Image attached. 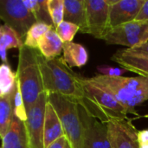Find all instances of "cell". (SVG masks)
Wrapping results in <instances>:
<instances>
[{
  "instance_id": "obj_1",
  "label": "cell",
  "mask_w": 148,
  "mask_h": 148,
  "mask_svg": "<svg viewBox=\"0 0 148 148\" xmlns=\"http://www.w3.org/2000/svg\"><path fill=\"white\" fill-rule=\"evenodd\" d=\"M37 60L44 92L59 95L85 106V91L80 76L70 69L62 57L48 60L37 50Z\"/></svg>"
},
{
  "instance_id": "obj_2",
  "label": "cell",
  "mask_w": 148,
  "mask_h": 148,
  "mask_svg": "<svg viewBox=\"0 0 148 148\" xmlns=\"http://www.w3.org/2000/svg\"><path fill=\"white\" fill-rule=\"evenodd\" d=\"M87 80L112 95L127 110L137 114L135 108L148 101V77L106 76L96 74Z\"/></svg>"
},
{
  "instance_id": "obj_3",
  "label": "cell",
  "mask_w": 148,
  "mask_h": 148,
  "mask_svg": "<svg viewBox=\"0 0 148 148\" xmlns=\"http://www.w3.org/2000/svg\"><path fill=\"white\" fill-rule=\"evenodd\" d=\"M37 50L26 45L19 49L16 78L28 111L44 92L41 71L37 60Z\"/></svg>"
},
{
  "instance_id": "obj_4",
  "label": "cell",
  "mask_w": 148,
  "mask_h": 148,
  "mask_svg": "<svg viewBox=\"0 0 148 148\" xmlns=\"http://www.w3.org/2000/svg\"><path fill=\"white\" fill-rule=\"evenodd\" d=\"M85 91V106L88 114L107 124L114 120H127L126 108L109 93L89 82L87 78L80 76ZM82 107V106H81Z\"/></svg>"
},
{
  "instance_id": "obj_5",
  "label": "cell",
  "mask_w": 148,
  "mask_h": 148,
  "mask_svg": "<svg viewBox=\"0 0 148 148\" xmlns=\"http://www.w3.org/2000/svg\"><path fill=\"white\" fill-rule=\"evenodd\" d=\"M48 101L58 114L70 147H83V127L79 104L56 94H49Z\"/></svg>"
},
{
  "instance_id": "obj_6",
  "label": "cell",
  "mask_w": 148,
  "mask_h": 148,
  "mask_svg": "<svg viewBox=\"0 0 148 148\" xmlns=\"http://www.w3.org/2000/svg\"><path fill=\"white\" fill-rule=\"evenodd\" d=\"M0 18L23 41L29 29L36 23V17L26 8L23 0H1Z\"/></svg>"
},
{
  "instance_id": "obj_7",
  "label": "cell",
  "mask_w": 148,
  "mask_h": 148,
  "mask_svg": "<svg viewBox=\"0 0 148 148\" xmlns=\"http://www.w3.org/2000/svg\"><path fill=\"white\" fill-rule=\"evenodd\" d=\"M108 44L132 48L148 42V22L134 21L109 29L103 39Z\"/></svg>"
},
{
  "instance_id": "obj_8",
  "label": "cell",
  "mask_w": 148,
  "mask_h": 148,
  "mask_svg": "<svg viewBox=\"0 0 148 148\" xmlns=\"http://www.w3.org/2000/svg\"><path fill=\"white\" fill-rule=\"evenodd\" d=\"M48 94L43 92L37 101L27 111V121H25L26 130L29 138V147L44 148L43 128Z\"/></svg>"
},
{
  "instance_id": "obj_9",
  "label": "cell",
  "mask_w": 148,
  "mask_h": 148,
  "mask_svg": "<svg viewBox=\"0 0 148 148\" xmlns=\"http://www.w3.org/2000/svg\"><path fill=\"white\" fill-rule=\"evenodd\" d=\"M89 35L103 39L109 29V0H85Z\"/></svg>"
},
{
  "instance_id": "obj_10",
  "label": "cell",
  "mask_w": 148,
  "mask_h": 148,
  "mask_svg": "<svg viewBox=\"0 0 148 148\" xmlns=\"http://www.w3.org/2000/svg\"><path fill=\"white\" fill-rule=\"evenodd\" d=\"M79 108L83 127L82 148H111L107 124L88 114L80 105Z\"/></svg>"
},
{
  "instance_id": "obj_11",
  "label": "cell",
  "mask_w": 148,
  "mask_h": 148,
  "mask_svg": "<svg viewBox=\"0 0 148 148\" xmlns=\"http://www.w3.org/2000/svg\"><path fill=\"white\" fill-rule=\"evenodd\" d=\"M107 127L111 148H140L138 131L129 121H110Z\"/></svg>"
},
{
  "instance_id": "obj_12",
  "label": "cell",
  "mask_w": 148,
  "mask_h": 148,
  "mask_svg": "<svg viewBox=\"0 0 148 148\" xmlns=\"http://www.w3.org/2000/svg\"><path fill=\"white\" fill-rule=\"evenodd\" d=\"M145 0H109V29L136 20Z\"/></svg>"
},
{
  "instance_id": "obj_13",
  "label": "cell",
  "mask_w": 148,
  "mask_h": 148,
  "mask_svg": "<svg viewBox=\"0 0 148 148\" xmlns=\"http://www.w3.org/2000/svg\"><path fill=\"white\" fill-rule=\"evenodd\" d=\"M2 148H29L25 122L15 115L8 131L2 138Z\"/></svg>"
},
{
  "instance_id": "obj_14",
  "label": "cell",
  "mask_w": 148,
  "mask_h": 148,
  "mask_svg": "<svg viewBox=\"0 0 148 148\" xmlns=\"http://www.w3.org/2000/svg\"><path fill=\"white\" fill-rule=\"evenodd\" d=\"M65 136L61 121L53 106L48 101L45 110L44 128H43V146L47 148L50 144Z\"/></svg>"
},
{
  "instance_id": "obj_15",
  "label": "cell",
  "mask_w": 148,
  "mask_h": 148,
  "mask_svg": "<svg viewBox=\"0 0 148 148\" xmlns=\"http://www.w3.org/2000/svg\"><path fill=\"white\" fill-rule=\"evenodd\" d=\"M64 21L77 25L82 33L88 34L85 0H64Z\"/></svg>"
},
{
  "instance_id": "obj_16",
  "label": "cell",
  "mask_w": 148,
  "mask_h": 148,
  "mask_svg": "<svg viewBox=\"0 0 148 148\" xmlns=\"http://www.w3.org/2000/svg\"><path fill=\"white\" fill-rule=\"evenodd\" d=\"M111 60L120 64L127 71L138 74L140 76L148 77V57H140L124 54L122 50L116 52Z\"/></svg>"
},
{
  "instance_id": "obj_17",
  "label": "cell",
  "mask_w": 148,
  "mask_h": 148,
  "mask_svg": "<svg viewBox=\"0 0 148 148\" xmlns=\"http://www.w3.org/2000/svg\"><path fill=\"white\" fill-rule=\"evenodd\" d=\"M62 47L63 42L57 35L55 28L47 31L38 42L39 52L48 60L57 58L62 51Z\"/></svg>"
},
{
  "instance_id": "obj_18",
  "label": "cell",
  "mask_w": 148,
  "mask_h": 148,
  "mask_svg": "<svg viewBox=\"0 0 148 148\" xmlns=\"http://www.w3.org/2000/svg\"><path fill=\"white\" fill-rule=\"evenodd\" d=\"M62 58L69 68H81L87 64L88 54L86 48L80 43L63 42Z\"/></svg>"
},
{
  "instance_id": "obj_19",
  "label": "cell",
  "mask_w": 148,
  "mask_h": 148,
  "mask_svg": "<svg viewBox=\"0 0 148 148\" xmlns=\"http://www.w3.org/2000/svg\"><path fill=\"white\" fill-rule=\"evenodd\" d=\"M24 41L10 27L3 24L0 27V55L3 63H7V50L16 48L21 49Z\"/></svg>"
},
{
  "instance_id": "obj_20",
  "label": "cell",
  "mask_w": 148,
  "mask_h": 148,
  "mask_svg": "<svg viewBox=\"0 0 148 148\" xmlns=\"http://www.w3.org/2000/svg\"><path fill=\"white\" fill-rule=\"evenodd\" d=\"M16 87L14 90L6 95L0 96V136L1 139L5 135L8 131L14 114V95H15Z\"/></svg>"
},
{
  "instance_id": "obj_21",
  "label": "cell",
  "mask_w": 148,
  "mask_h": 148,
  "mask_svg": "<svg viewBox=\"0 0 148 148\" xmlns=\"http://www.w3.org/2000/svg\"><path fill=\"white\" fill-rule=\"evenodd\" d=\"M23 2L34 15L36 22L54 26L48 9V0H23Z\"/></svg>"
},
{
  "instance_id": "obj_22",
  "label": "cell",
  "mask_w": 148,
  "mask_h": 148,
  "mask_svg": "<svg viewBox=\"0 0 148 148\" xmlns=\"http://www.w3.org/2000/svg\"><path fill=\"white\" fill-rule=\"evenodd\" d=\"M17 78L8 63H2L0 67V96L10 94L16 84Z\"/></svg>"
},
{
  "instance_id": "obj_23",
  "label": "cell",
  "mask_w": 148,
  "mask_h": 148,
  "mask_svg": "<svg viewBox=\"0 0 148 148\" xmlns=\"http://www.w3.org/2000/svg\"><path fill=\"white\" fill-rule=\"evenodd\" d=\"M52 28L55 27L51 25H48L46 23L36 22L29 29L24 39V45L34 49H38V42L40 38Z\"/></svg>"
},
{
  "instance_id": "obj_24",
  "label": "cell",
  "mask_w": 148,
  "mask_h": 148,
  "mask_svg": "<svg viewBox=\"0 0 148 148\" xmlns=\"http://www.w3.org/2000/svg\"><path fill=\"white\" fill-rule=\"evenodd\" d=\"M48 9L56 29L64 21V0H48Z\"/></svg>"
},
{
  "instance_id": "obj_25",
  "label": "cell",
  "mask_w": 148,
  "mask_h": 148,
  "mask_svg": "<svg viewBox=\"0 0 148 148\" xmlns=\"http://www.w3.org/2000/svg\"><path fill=\"white\" fill-rule=\"evenodd\" d=\"M80 30V28L69 22L63 21L56 28V31L59 37L62 39L63 42H72L76 33Z\"/></svg>"
},
{
  "instance_id": "obj_26",
  "label": "cell",
  "mask_w": 148,
  "mask_h": 148,
  "mask_svg": "<svg viewBox=\"0 0 148 148\" xmlns=\"http://www.w3.org/2000/svg\"><path fill=\"white\" fill-rule=\"evenodd\" d=\"M14 114L15 116L17 117L20 121L23 122L27 121V110L17 82L16 86L15 95H14Z\"/></svg>"
},
{
  "instance_id": "obj_27",
  "label": "cell",
  "mask_w": 148,
  "mask_h": 148,
  "mask_svg": "<svg viewBox=\"0 0 148 148\" xmlns=\"http://www.w3.org/2000/svg\"><path fill=\"white\" fill-rule=\"evenodd\" d=\"M96 69L98 70V72H100L101 75H106V76H122V75L127 71L123 68H114V67H111V66H107V65H101V66H98L96 68Z\"/></svg>"
},
{
  "instance_id": "obj_28",
  "label": "cell",
  "mask_w": 148,
  "mask_h": 148,
  "mask_svg": "<svg viewBox=\"0 0 148 148\" xmlns=\"http://www.w3.org/2000/svg\"><path fill=\"white\" fill-rule=\"evenodd\" d=\"M124 54L140 56V57H148V42H145L140 45H136L132 48H127L122 50Z\"/></svg>"
},
{
  "instance_id": "obj_29",
  "label": "cell",
  "mask_w": 148,
  "mask_h": 148,
  "mask_svg": "<svg viewBox=\"0 0 148 148\" xmlns=\"http://www.w3.org/2000/svg\"><path fill=\"white\" fill-rule=\"evenodd\" d=\"M135 21L140 22H148V0H145L139 15Z\"/></svg>"
},
{
  "instance_id": "obj_30",
  "label": "cell",
  "mask_w": 148,
  "mask_h": 148,
  "mask_svg": "<svg viewBox=\"0 0 148 148\" xmlns=\"http://www.w3.org/2000/svg\"><path fill=\"white\" fill-rule=\"evenodd\" d=\"M67 144H68L67 138L65 136H63V137L60 138L59 140H56L55 142H53L52 144H50L47 148H66Z\"/></svg>"
},
{
  "instance_id": "obj_31",
  "label": "cell",
  "mask_w": 148,
  "mask_h": 148,
  "mask_svg": "<svg viewBox=\"0 0 148 148\" xmlns=\"http://www.w3.org/2000/svg\"><path fill=\"white\" fill-rule=\"evenodd\" d=\"M138 140L139 143L140 144H145L148 142V129H144L138 131Z\"/></svg>"
},
{
  "instance_id": "obj_32",
  "label": "cell",
  "mask_w": 148,
  "mask_h": 148,
  "mask_svg": "<svg viewBox=\"0 0 148 148\" xmlns=\"http://www.w3.org/2000/svg\"><path fill=\"white\" fill-rule=\"evenodd\" d=\"M140 148H148V142L145 143V144H140Z\"/></svg>"
},
{
  "instance_id": "obj_33",
  "label": "cell",
  "mask_w": 148,
  "mask_h": 148,
  "mask_svg": "<svg viewBox=\"0 0 148 148\" xmlns=\"http://www.w3.org/2000/svg\"><path fill=\"white\" fill-rule=\"evenodd\" d=\"M66 148H71L70 147V146H69V142H68V144H67V147Z\"/></svg>"
},
{
  "instance_id": "obj_34",
  "label": "cell",
  "mask_w": 148,
  "mask_h": 148,
  "mask_svg": "<svg viewBox=\"0 0 148 148\" xmlns=\"http://www.w3.org/2000/svg\"><path fill=\"white\" fill-rule=\"evenodd\" d=\"M29 148H30V147H29Z\"/></svg>"
}]
</instances>
